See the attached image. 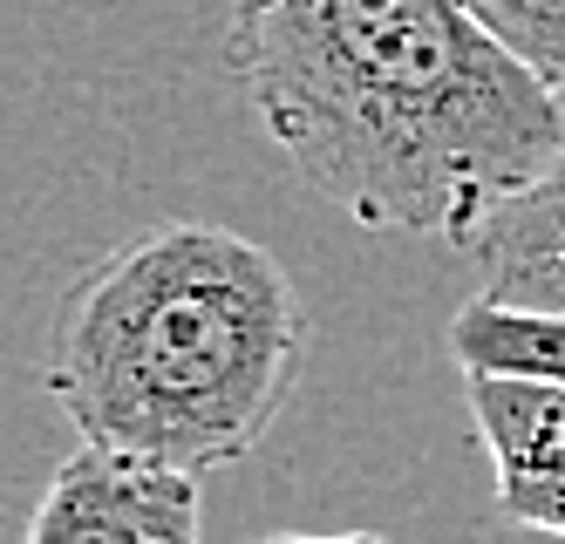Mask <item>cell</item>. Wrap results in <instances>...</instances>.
<instances>
[{"mask_svg":"<svg viewBox=\"0 0 565 544\" xmlns=\"http://www.w3.org/2000/svg\"><path fill=\"white\" fill-rule=\"evenodd\" d=\"M266 143L361 232L463 245L565 150L558 89L463 0H232Z\"/></svg>","mask_w":565,"mask_h":544,"instance_id":"1","label":"cell"},{"mask_svg":"<svg viewBox=\"0 0 565 544\" xmlns=\"http://www.w3.org/2000/svg\"><path fill=\"white\" fill-rule=\"evenodd\" d=\"M300 361L294 273L232 225L164 218L68 286L42 382L83 442L212 477L259 449Z\"/></svg>","mask_w":565,"mask_h":544,"instance_id":"2","label":"cell"},{"mask_svg":"<svg viewBox=\"0 0 565 544\" xmlns=\"http://www.w3.org/2000/svg\"><path fill=\"white\" fill-rule=\"evenodd\" d=\"M205 477L75 442L62 456L21 544H205Z\"/></svg>","mask_w":565,"mask_h":544,"instance_id":"3","label":"cell"},{"mask_svg":"<svg viewBox=\"0 0 565 544\" xmlns=\"http://www.w3.org/2000/svg\"><path fill=\"white\" fill-rule=\"evenodd\" d=\"M463 402L498 477V511L565 544V382L463 374Z\"/></svg>","mask_w":565,"mask_h":544,"instance_id":"4","label":"cell"},{"mask_svg":"<svg viewBox=\"0 0 565 544\" xmlns=\"http://www.w3.org/2000/svg\"><path fill=\"white\" fill-rule=\"evenodd\" d=\"M457 253L477 273V300L565 320V150L518 198H504Z\"/></svg>","mask_w":565,"mask_h":544,"instance_id":"5","label":"cell"},{"mask_svg":"<svg viewBox=\"0 0 565 544\" xmlns=\"http://www.w3.org/2000/svg\"><path fill=\"white\" fill-rule=\"evenodd\" d=\"M450 354L463 374H518V382H565V320L511 313L470 300L450 320Z\"/></svg>","mask_w":565,"mask_h":544,"instance_id":"6","label":"cell"},{"mask_svg":"<svg viewBox=\"0 0 565 544\" xmlns=\"http://www.w3.org/2000/svg\"><path fill=\"white\" fill-rule=\"evenodd\" d=\"M539 82L565 96V0H463Z\"/></svg>","mask_w":565,"mask_h":544,"instance_id":"7","label":"cell"},{"mask_svg":"<svg viewBox=\"0 0 565 544\" xmlns=\"http://www.w3.org/2000/svg\"><path fill=\"white\" fill-rule=\"evenodd\" d=\"M266 544H395V537H382V531H279Z\"/></svg>","mask_w":565,"mask_h":544,"instance_id":"8","label":"cell"}]
</instances>
